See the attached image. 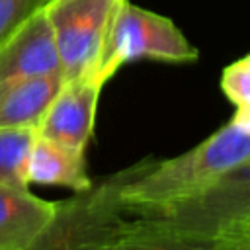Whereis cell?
<instances>
[{"label": "cell", "mask_w": 250, "mask_h": 250, "mask_svg": "<svg viewBox=\"0 0 250 250\" xmlns=\"http://www.w3.org/2000/svg\"><path fill=\"white\" fill-rule=\"evenodd\" d=\"M102 88L92 78L66 80L37 125V133L62 146L84 152L94 133Z\"/></svg>", "instance_id": "52a82bcc"}, {"label": "cell", "mask_w": 250, "mask_h": 250, "mask_svg": "<svg viewBox=\"0 0 250 250\" xmlns=\"http://www.w3.org/2000/svg\"><path fill=\"white\" fill-rule=\"evenodd\" d=\"M62 74L45 8L0 43V90L35 76Z\"/></svg>", "instance_id": "8992f818"}, {"label": "cell", "mask_w": 250, "mask_h": 250, "mask_svg": "<svg viewBox=\"0 0 250 250\" xmlns=\"http://www.w3.org/2000/svg\"><path fill=\"white\" fill-rule=\"evenodd\" d=\"M145 160L121 170L68 201H59L57 215L37 240L25 250H98L125 223L129 213L121 201V188Z\"/></svg>", "instance_id": "7a4b0ae2"}, {"label": "cell", "mask_w": 250, "mask_h": 250, "mask_svg": "<svg viewBox=\"0 0 250 250\" xmlns=\"http://www.w3.org/2000/svg\"><path fill=\"white\" fill-rule=\"evenodd\" d=\"M59 201L0 184V250H25L57 215Z\"/></svg>", "instance_id": "9c48e42d"}, {"label": "cell", "mask_w": 250, "mask_h": 250, "mask_svg": "<svg viewBox=\"0 0 250 250\" xmlns=\"http://www.w3.org/2000/svg\"><path fill=\"white\" fill-rule=\"evenodd\" d=\"M27 178L29 184L35 182L45 186H64L76 193L92 188V180L84 170V152L49 141L39 133L31 148Z\"/></svg>", "instance_id": "8fae6325"}, {"label": "cell", "mask_w": 250, "mask_h": 250, "mask_svg": "<svg viewBox=\"0 0 250 250\" xmlns=\"http://www.w3.org/2000/svg\"><path fill=\"white\" fill-rule=\"evenodd\" d=\"M146 217L184 230L246 242L250 223V156L225 172L197 197Z\"/></svg>", "instance_id": "277c9868"}, {"label": "cell", "mask_w": 250, "mask_h": 250, "mask_svg": "<svg viewBox=\"0 0 250 250\" xmlns=\"http://www.w3.org/2000/svg\"><path fill=\"white\" fill-rule=\"evenodd\" d=\"M230 240L172 227L160 219L137 215L98 250H223Z\"/></svg>", "instance_id": "ba28073f"}, {"label": "cell", "mask_w": 250, "mask_h": 250, "mask_svg": "<svg viewBox=\"0 0 250 250\" xmlns=\"http://www.w3.org/2000/svg\"><path fill=\"white\" fill-rule=\"evenodd\" d=\"M123 0H49L51 23L64 82L92 78L113 16Z\"/></svg>", "instance_id": "5b68a950"}, {"label": "cell", "mask_w": 250, "mask_h": 250, "mask_svg": "<svg viewBox=\"0 0 250 250\" xmlns=\"http://www.w3.org/2000/svg\"><path fill=\"white\" fill-rule=\"evenodd\" d=\"M232 123L238 125L242 131L250 133V105H242L236 109L234 117H232Z\"/></svg>", "instance_id": "9a60e30c"}, {"label": "cell", "mask_w": 250, "mask_h": 250, "mask_svg": "<svg viewBox=\"0 0 250 250\" xmlns=\"http://www.w3.org/2000/svg\"><path fill=\"white\" fill-rule=\"evenodd\" d=\"M62 84V74H47L0 90V127L37 129Z\"/></svg>", "instance_id": "30bf717a"}, {"label": "cell", "mask_w": 250, "mask_h": 250, "mask_svg": "<svg viewBox=\"0 0 250 250\" xmlns=\"http://www.w3.org/2000/svg\"><path fill=\"white\" fill-rule=\"evenodd\" d=\"M246 242H250V223H248V229H246Z\"/></svg>", "instance_id": "e0dca14e"}, {"label": "cell", "mask_w": 250, "mask_h": 250, "mask_svg": "<svg viewBox=\"0 0 250 250\" xmlns=\"http://www.w3.org/2000/svg\"><path fill=\"white\" fill-rule=\"evenodd\" d=\"M47 2L49 0H0V43L35 12L43 10Z\"/></svg>", "instance_id": "4fadbf2b"}, {"label": "cell", "mask_w": 250, "mask_h": 250, "mask_svg": "<svg viewBox=\"0 0 250 250\" xmlns=\"http://www.w3.org/2000/svg\"><path fill=\"white\" fill-rule=\"evenodd\" d=\"M135 59L189 62L197 59V49L172 20L123 0L113 16L92 80L104 86L121 64Z\"/></svg>", "instance_id": "3957f363"}, {"label": "cell", "mask_w": 250, "mask_h": 250, "mask_svg": "<svg viewBox=\"0 0 250 250\" xmlns=\"http://www.w3.org/2000/svg\"><path fill=\"white\" fill-rule=\"evenodd\" d=\"M223 250H250V242H229Z\"/></svg>", "instance_id": "2e32d148"}, {"label": "cell", "mask_w": 250, "mask_h": 250, "mask_svg": "<svg viewBox=\"0 0 250 250\" xmlns=\"http://www.w3.org/2000/svg\"><path fill=\"white\" fill-rule=\"evenodd\" d=\"M250 156V133L232 121L188 152L148 160L123 184L121 201L129 213L154 215L197 197L225 172Z\"/></svg>", "instance_id": "6da1fadb"}, {"label": "cell", "mask_w": 250, "mask_h": 250, "mask_svg": "<svg viewBox=\"0 0 250 250\" xmlns=\"http://www.w3.org/2000/svg\"><path fill=\"white\" fill-rule=\"evenodd\" d=\"M221 88L225 96L236 105H250V62L240 59L223 70Z\"/></svg>", "instance_id": "5bb4252c"}, {"label": "cell", "mask_w": 250, "mask_h": 250, "mask_svg": "<svg viewBox=\"0 0 250 250\" xmlns=\"http://www.w3.org/2000/svg\"><path fill=\"white\" fill-rule=\"evenodd\" d=\"M37 139L33 127H0V184L27 189L29 158Z\"/></svg>", "instance_id": "7c38bea8"}, {"label": "cell", "mask_w": 250, "mask_h": 250, "mask_svg": "<svg viewBox=\"0 0 250 250\" xmlns=\"http://www.w3.org/2000/svg\"><path fill=\"white\" fill-rule=\"evenodd\" d=\"M244 59H246V61H248V62H250V55H246V57H244Z\"/></svg>", "instance_id": "ac0fdd59"}]
</instances>
